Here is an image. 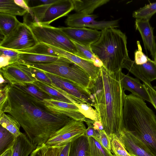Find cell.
<instances>
[{"label":"cell","mask_w":156,"mask_h":156,"mask_svg":"<svg viewBox=\"0 0 156 156\" xmlns=\"http://www.w3.org/2000/svg\"><path fill=\"white\" fill-rule=\"evenodd\" d=\"M1 112L17 120L36 148L45 144L52 134L73 119L51 112L42 101L11 84Z\"/></svg>","instance_id":"cell-1"},{"label":"cell","mask_w":156,"mask_h":156,"mask_svg":"<svg viewBox=\"0 0 156 156\" xmlns=\"http://www.w3.org/2000/svg\"><path fill=\"white\" fill-rule=\"evenodd\" d=\"M122 70L112 72L102 66L97 78L91 80L87 89L92 106L109 136L119 135L123 129L122 110L126 94L121 81Z\"/></svg>","instance_id":"cell-2"},{"label":"cell","mask_w":156,"mask_h":156,"mask_svg":"<svg viewBox=\"0 0 156 156\" xmlns=\"http://www.w3.org/2000/svg\"><path fill=\"white\" fill-rule=\"evenodd\" d=\"M122 122L123 130L139 139L156 156V116L144 101L132 94L126 95Z\"/></svg>","instance_id":"cell-3"},{"label":"cell","mask_w":156,"mask_h":156,"mask_svg":"<svg viewBox=\"0 0 156 156\" xmlns=\"http://www.w3.org/2000/svg\"><path fill=\"white\" fill-rule=\"evenodd\" d=\"M90 47L103 66L112 72L122 70L124 63L130 58L127 48V37L115 28L101 31L99 39Z\"/></svg>","instance_id":"cell-4"},{"label":"cell","mask_w":156,"mask_h":156,"mask_svg":"<svg viewBox=\"0 0 156 156\" xmlns=\"http://www.w3.org/2000/svg\"><path fill=\"white\" fill-rule=\"evenodd\" d=\"M68 80L87 90L91 79L83 69L62 56L58 61L47 64H25Z\"/></svg>","instance_id":"cell-5"},{"label":"cell","mask_w":156,"mask_h":156,"mask_svg":"<svg viewBox=\"0 0 156 156\" xmlns=\"http://www.w3.org/2000/svg\"><path fill=\"white\" fill-rule=\"evenodd\" d=\"M28 25L38 43L48 44L76 55L77 50L75 45L60 28L34 21Z\"/></svg>","instance_id":"cell-6"},{"label":"cell","mask_w":156,"mask_h":156,"mask_svg":"<svg viewBox=\"0 0 156 156\" xmlns=\"http://www.w3.org/2000/svg\"><path fill=\"white\" fill-rule=\"evenodd\" d=\"M38 42L31 28L25 22L19 23L0 42V48L20 51L32 47Z\"/></svg>","instance_id":"cell-7"},{"label":"cell","mask_w":156,"mask_h":156,"mask_svg":"<svg viewBox=\"0 0 156 156\" xmlns=\"http://www.w3.org/2000/svg\"><path fill=\"white\" fill-rule=\"evenodd\" d=\"M86 129L83 121L73 119L52 134L45 144L57 146L67 144L84 135Z\"/></svg>","instance_id":"cell-8"},{"label":"cell","mask_w":156,"mask_h":156,"mask_svg":"<svg viewBox=\"0 0 156 156\" xmlns=\"http://www.w3.org/2000/svg\"><path fill=\"white\" fill-rule=\"evenodd\" d=\"M98 16L95 14L85 15L75 13L69 15L66 19L65 23L72 27H86L101 31L110 28L119 27V20L97 21L95 19Z\"/></svg>","instance_id":"cell-9"},{"label":"cell","mask_w":156,"mask_h":156,"mask_svg":"<svg viewBox=\"0 0 156 156\" xmlns=\"http://www.w3.org/2000/svg\"><path fill=\"white\" fill-rule=\"evenodd\" d=\"M44 72L53 83L79 103H86L92 106L90 94L87 90L63 78Z\"/></svg>","instance_id":"cell-10"},{"label":"cell","mask_w":156,"mask_h":156,"mask_svg":"<svg viewBox=\"0 0 156 156\" xmlns=\"http://www.w3.org/2000/svg\"><path fill=\"white\" fill-rule=\"evenodd\" d=\"M0 73L11 85L33 83L36 80L25 66L22 63L16 62L0 68Z\"/></svg>","instance_id":"cell-11"},{"label":"cell","mask_w":156,"mask_h":156,"mask_svg":"<svg viewBox=\"0 0 156 156\" xmlns=\"http://www.w3.org/2000/svg\"><path fill=\"white\" fill-rule=\"evenodd\" d=\"M60 29L71 40L85 46H90L96 42L101 34V31L86 27H67Z\"/></svg>","instance_id":"cell-12"},{"label":"cell","mask_w":156,"mask_h":156,"mask_svg":"<svg viewBox=\"0 0 156 156\" xmlns=\"http://www.w3.org/2000/svg\"><path fill=\"white\" fill-rule=\"evenodd\" d=\"M123 68L126 69L143 83L151 84V82L156 79V63L149 58L146 63L140 65L136 64L134 61L129 58L123 64Z\"/></svg>","instance_id":"cell-13"},{"label":"cell","mask_w":156,"mask_h":156,"mask_svg":"<svg viewBox=\"0 0 156 156\" xmlns=\"http://www.w3.org/2000/svg\"><path fill=\"white\" fill-rule=\"evenodd\" d=\"M42 101L46 108L52 112L66 115L76 121H85L86 118L80 112L78 107L73 104L51 98L45 99Z\"/></svg>","instance_id":"cell-14"},{"label":"cell","mask_w":156,"mask_h":156,"mask_svg":"<svg viewBox=\"0 0 156 156\" xmlns=\"http://www.w3.org/2000/svg\"><path fill=\"white\" fill-rule=\"evenodd\" d=\"M73 9L72 0H57L50 5L38 23L49 25L57 19L66 16Z\"/></svg>","instance_id":"cell-15"},{"label":"cell","mask_w":156,"mask_h":156,"mask_svg":"<svg viewBox=\"0 0 156 156\" xmlns=\"http://www.w3.org/2000/svg\"><path fill=\"white\" fill-rule=\"evenodd\" d=\"M119 136L131 156H154L143 142L129 131L123 129Z\"/></svg>","instance_id":"cell-16"},{"label":"cell","mask_w":156,"mask_h":156,"mask_svg":"<svg viewBox=\"0 0 156 156\" xmlns=\"http://www.w3.org/2000/svg\"><path fill=\"white\" fill-rule=\"evenodd\" d=\"M46 44L61 56L68 58L81 67L90 75L92 80L96 79L100 71V67L96 66L94 62L82 58L61 49Z\"/></svg>","instance_id":"cell-17"},{"label":"cell","mask_w":156,"mask_h":156,"mask_svg":"<svg viewBox=\"0 0 156 156\" xmlns=\"http://www.w3.org/2000/svg\"><path fill=\"white\" fill-rule=\"evenodd\" d=\"M149 20L136 19L135 27L140 32L145 48L148 50L153 58L156 49V43L153 34V29Z\"/></svg>","instance_id":"cell-18"},{"label":"cell","mask_w":156,"mask_h":156,"mask_svg":"<svg viewBox=\"0 0 156 156\" xmlns=\"http://www.w3.org/2000/svg\"><path fill=\"white\" fill-rule=\"evenodd\" d=\"M121 77L122 85L124 90H128L144 101L152 104L151 100L146 88L139 80L133 78L128 74L125 75L122 72L121 73Z\"/></svg>","instance_id":"cell-19"},{"label":"cell","mask_w":156,"mask_h":156,"mask_svg":"<svg viewBox=\"0 0 156 156\" xmlns=\"http://www.w3.org/2000/svg\"><path fill=\"white\" fill-rule=\"evenodd\" d=\"M62 57L20 52L18 55L17 63L24 64H49L59 61Z\"/></svg>","instance_id":"cell-20"},{"label":"cell","mask_w":156,"mask_h":156,"mask_svg":"<svg viewBox=\"0 0 156 156\" xmlns=\"http://www.w3.org/2000/svg\"><path fill=\"white\" fill-rule=\"evenodd\" d=\"M76 13L85 15L92 14L98 7L107 3L109 0H72Z\"/></svg>","instance_id":"cell-21"},{"label":"cell","mask_w":156,"mask_h":156,"mask_svg":"<svg viewBox=\"0 0 156 156\" xmlns=\"http://www.w3.org/2000/svg\"><path fill=\"white\" fill-rule=\"evenodd\" d=\"M36 148L26 134L22 133L16 138L13 146L12 156H28Z\"/></svg>","instance_id":"cell-22"},{"label":"cell","mask_w":156,"mask_h":156,"mask_svg":"<svg viewBox=\"0 0 156 156\" xmlns=\"http://www.w3.org/2000/svg\"><path fill=\"white\" fill-rule=\"evenodd\" d=\"M42 91L48 94L55 100L65 102L73 104L79 103L73 98L62 94L41 81L35 80L33 83Z\"/></svg>","instance_id":"cell-23"},{"label":"cell","mask_w":156,"mask_h":156,"mask_svg":"<svg viewBox=\"0 0 156 156\" xmlns=\"http://www.w3.org/2000/svg\"><path fill=\"white\" fill-rule=\"evenodd\" d=\"M69 156H89L87 137L82 135L71 143Z\"/></svg>","instance_id":"cell-24"},{"label":"cell","mask_w":156,"mask_h":156,"mask_svg":"<svg viewBox=\"0 0 156 156\" xmlns=\"http://www.w3.org/2000/svg\"><path fill=\"white\" fill-rule=\"evenodd\" d=\"M1 125L12 133L16 137L20 135V125L17 120L11 115L0 112Z\"/></svg>","instance_id":"cell-25"},{"label":"cell","mask_w":156,"mask_h":156,"mask_svg":"<svg viewBox=\"0 0 156 156\" xmlns=\"http://www.w3.org/2000/svg\"><path fill=\"white\" fill-rule=\"evenodd\" d=\"M20 22L16 16L0 13V33L4 37L8 35L15 28Z\"/></svg>","instance_id":"cell-26"},{"label":"cell","mask_w":156,"mask_h":156,"mask_svg":"<svg viewBox=\"0 0 156 156\" xmlns=\"http://www.w3.org/2000/svg\"><path fill=\"white\" fill-rule=\"evenodd\" d=\"M0 13L16 16H23L27 12L16 4L14 0H0Z\"/></svg>","instance_id":"cell-27"},{"label":"cell","mask_w":156,"mask_h":156,"mask_svg":"<svg viewBox=\"0 0 156 156\" xmlns=\"http://www.w3.org/2000/svg\"><path fill=\"white\" fill-rule=\"evenodd\" d=\"M72 41L77 50L76 55L85 59L93 62L98 67H101L103 66L102 62L93 53L90 46L84 45Z\"/></svg>","instance_id":"cell-28"},{"label":"cell","mask_w":156,"mask_h":156,"mask_svg":"<svg viewBox=\"0 0 156 156\" xmlns=\"http://www.w3.org/2000/svg\"><path fill=\"white\" fill-rule=\"evenodd\" d=\"M13 85L41 101H43L45 99H51L48 94L42 91L33 83H24Z\"/></svg>","instance_id":"cell-29"},{"label":"cell","mask_w":156,"mask_h":156,"mask_svg":"<svg viewBox=\"0 0 156 156\" xmlns=\"http://www.w3.org/2000/svg\"><path fill=\"white\" fill-rule=\"evenodd\" d=\"M16 137L12 133L1 125L0 127V154L12 147Z\"/></svg>","instance_id":"cell-30"},{"label":"cell","mask_w":156,"mask_h":156,"mask_svg":"<svg viewBox=\"0 0 156 156\" xmlns=\"http://www.w3.org/2000/svg\"><path fill=\"white\" fill-rule=\"evenodd\" d=\"M20 51L22 53L61 56L46 44L42 42L38 43L32 47Z\"/></svg>","instance_id":"cell-31"},{"label":"cell","mask_w":156,"mask_h":156,"mask_svg":"<svg viewBox=\"0 0 156 156\" xmlns=\"http://www.w3.org/2000/svg\"><path fill=\"white\" fill-rule=\"evenodd\" d=\"M109 136L112 153L116 156H131L125 149L119 135L113 134Z\"/></svg>","instance_id":"cell-32"},{"label":"cell","mask_w":156,"mask_h":156,"mask_svg":"<svg viewBox=\"0 0 156 156\" xmlns=\"http://www.w3.org/2000/svg\"><path fill=\"white\" fill-rule=\"evenodd\" d=\"M156 12V2L146 5L134 11L133 16L137 19L149 20Z\"/></svg>","instance_id":"cell-33"},{"label":"cell","mask_w":156,"mask_h":156,"mask_svg":"<svg viewBox=\"0 0 156 156\" xmlns=\"http://www.w3.org/2000/svg\"><path fill=\"white\" fill-rule=\"evenodd\" d=\"M88 138L89 156H112L100 143L92 137Z\"/></svg>","instance_id":"cell-34"},{"label":"cell","mask_w":156,"mask_h":156,"mask_svg":"<svg viewBox=\"0 0 156 156\" xmlns=\"http://www.w3.org/2000/svg\"><path fill=\"white\" fill-rule=\"evenodd\" d=\"M75 105L86 118L94 121H100L98 114L92 106L86 103H76Z\"/></svg>","instance_id":"cell-35"},{"label":"cell","mask_w":156,"mask_h":156,"mask_svg":"<svg viewBox=\"0 0 156 156\" xmlns=\"http://www.w3.org/2000/svg\"><path fill=\"white\" fill-rule=\"evenodd\" d=\"M23 64L27 68L31 73L36 80L43 82L49 86L53 84V83L51 80L46 75L44 71L28 65Z\"/></svg>","instance_id":"cell-36"},{"label":"cell","mask_w":156,"mask_h":156,"mask_svg":"<svg viewBox=\"0 0 156 156\" xmlns=\"http://www.w3.org/2000/svg\"><path fill=\"white\" fill-rule=\"evenodd\" d=\"M64 145L50 146L44 144L40 147L41 156H59Z\"/></svg>","instance_id":"cell-37"},{"label":"cell","mask_w":156,"mask_h":156,"mask_svg":"<svg viewBox=\"0 0 156 156\" xmlns=\"http://www.w3.org/2000/svg\"><path fill=\"white\" fill-rule=\"evenodd\" d=\"M97 141L111 155L112 154L111 152L110 138L104 130L99 131Z\"/></svg>","instance_id":"cell-38"},{"label":"cell","mask_w":156,"mask_h":156,"mask_svg":"<svg viewBox=\"0 0 156 156\" xmlns=\"http://www.w3.org/2000/svg\"><path fill=\"white\" fill-rule=\"evenodd\" d=\"M10 87L9 83L0 84V112L2 111L7 100Z\"/></svg>","instance_id":"cell-39"},{"label":"cell","mask_w":156,"mask_h":156,"mask_svg":"<svg viewBox=\"0 0 156 156\" xmlns=\"http://www.w3.org/2000/svg\"><path fill=\"white\" fill-rule=\"evenodd\" d=\"M137 44L138 49L134 52V61L137 65H142L146 63L148 61L149 58L143 52L139 41H137Z\"/></svg>","instance_id":"cell-40"},{"label":"cell","mask_w":156,"mask_h":156,"mask_svg":"<svg viewBox=\"0 0 156 156\" xmlns=\"http://www.w3.org/2000/svg\"><path fill=\"white\" fill-rule=\"evenodd\" d=\"M93 121L86 118L85 122L86 123L88 127L85 130L84 135L87 138L92 137L97 140L99 131L94 128L92 123Z\"/></svg>","instance_id":"cell-41"},{"label":"cell","mask_w":156,"mask_h":156,"mask_svg":"<svg viewBox=\"0 0 156 156\" xmlns=\"http://www.w3.org/2000/svg\"><path fill=\"white\" fill-rule=\"evenodd\" d=\"M20 52L19 51H14L0 48V54L3 55L11 58L13 63L17 62L18 56Z\"/></svg>","instance_id":"cell-42"},{"label":"cell","mask_w":156,"mask_h":156,"mask_svg":"<svg viewBox=\"0 0 156 156\" xmlns=\"http://www.w3.org/2000/svg\"><path fill=\"white\" fill-rule=\"evenodd\" d=\"M151 100L152 104L156 109V91L154 89L151 84L143 83Z\"/></svg>","instance_id":"cell-43"},{"label":"cell","mask_w":156,"mask_h":156,"mask_svg":"<svg viewBox=\"0 0 156 156\" xmlns=\"http://www.w3.org/2000/svg\"><path fill=\"white\" fill-rule=\"evenodd\" d=\"M14 1L16 4L26 10L27 13L30 14L33 19L34 18L33 14L31 10L30 7L28 5L27 1L24 0H14Z\"/></svg>","instance_id":"cell-44"},{"label":"cell","mask_w":156,"mask_h":156,"mask_svg":"<svg viewBox=\"0 0 156 156\" xmlns=\"http://www.w3.org/2000/svg\"><path fill=\"white\" fill-rule=\"evenodd\" d=\"M13 64L11 58L10 57L3 55L0 56V68Z\"/></svg>","instance_id":"cell-45"},{"label":"cell","mask_w":156,"mask_h":156,"mask_svg":"<svg viewBox=\"0 0 156 156\" xmlns=\"http://www.w3.org/2000/svg\"><path fill=\"white\" fill-rule=\"evenodd\" d=\"M71 143L64 145L59 156H69Z\"/></svg>","instance_id":"cell-46"},{"label":"cell","mask_w":156,"mask_h":156,"mask_svg":"<svg viewBox=\"0 0 156 156\" xmlns=\"http://www.w3.org/2000/svg\"><path fill=\"white\" fill-rule=\"evenodd\" d=\"M92 123L95 130L98 131L104 130L103 125L100 121H93Z\"/></svg>","instance_id":"cell-47"},{"label":"cell","mask_w":156,"mask_h":156,"mask_svg":"<svg viewBox=\"0 0 156 156\" xmlns=\"http://www.w3.org/2000/svg\"><path fill=\"white\" fill-rule=\"evenodd\" d=\"M40 147L35 149L31 153L30 156H41Z\"/></svg>","instance_id":"cell-48"},{"label":"cell","mask_w":156,"mask_h":156,"mask_svg":"<svg viewBox=\"0 0 156 156\" xmlns=\"http://www.w3.org/2000/svg\"><path fill=\"white\" fill-rule=\"evenodd\" d=\"M13 146L5 151L0 155V156H12L13 151Z\"/></svg>","instance_id":"cell-49"},{"label":"cell","mask_w":156,"mask_h":156,"mask_svg":"<svg viewBox=\"0 0 156 156\" xmlns=\"http://www.w3.org/2000/svg\"><path fill=\"white\" fill-rule=\"evenodd\" d=\"M57 0H41L40 1L44 4H50L55 2Z\"/></svg>","instance_id":"cell-50"},{"label":"cell","mask_w":156,"mask_h":156,"mask_svg":"<svg viewBox=\"0 0 156 156\" xmlns=\"http://www.w3.org/2000/svg\"><path fill=\"white\" fill-rule=\"evenodd\" d=\"M0 83L1 84H5L7 83H9L6 80H5L4 78L3 77V76H2V74L0 73Z\"/></svg>","instance_id":"cell-51"},{"label":"cell","mask_w":156,"mask_h":156,"mask_svg":"<svg viewBox=\"0 0 156 156\" xmlns=\"http://www.w3.org/2000/svg\"><path fill=\"white\" fill-rule=\"evenodd\" d=\"M154 61L156 63V49L155 52L154 57Z\"/></svg>","instance_id":"cell-52"},{"label":"cell","mask_w":156,"mask_h":156,"mask_svg":"<svg viewBox=\"0 0 156 156\" xmlns=\"http://www.w3.org/2000/svg\"><path fill=\"white\" fill-rule=\"evenodd\" d=\"M153 88L156 91V86H154L153 87Z\"/></svg>","instance_id":"cell-53"},{"label":"cell","mask_w":156,"mask_h":156,"mask_svg":"<svg viewBox=\"0 0 156 156\" xmlns=\"http://www.w3.org/2000/svg\"><path fill=\"white\" fill-rule=\"evenodd\" d=\"M112 156H116L115 155L112 154Z\"/></svg>","instance_id":"cell-54"}]
</instances>
